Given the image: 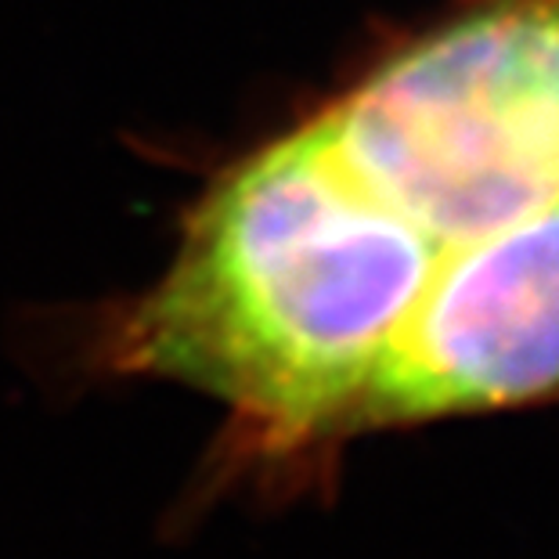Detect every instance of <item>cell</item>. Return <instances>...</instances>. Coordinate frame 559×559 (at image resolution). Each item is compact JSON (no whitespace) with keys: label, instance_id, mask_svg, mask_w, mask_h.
Listing matches in <instances>:
<instances>
[{"label":"cell","instance_id":"6da1fadb","mask_svg":"<svg viewBox=\"0 0 559 559\" xmlns=\"http://www.w3.org/2000/svg\"><path fill=\"white\" fill-rule=\"evenodd\" d=\"M559 401V206L426 285L350 415V437Z\"/></svg>","mask_w":559,"mask_h":559}]
</instances>
